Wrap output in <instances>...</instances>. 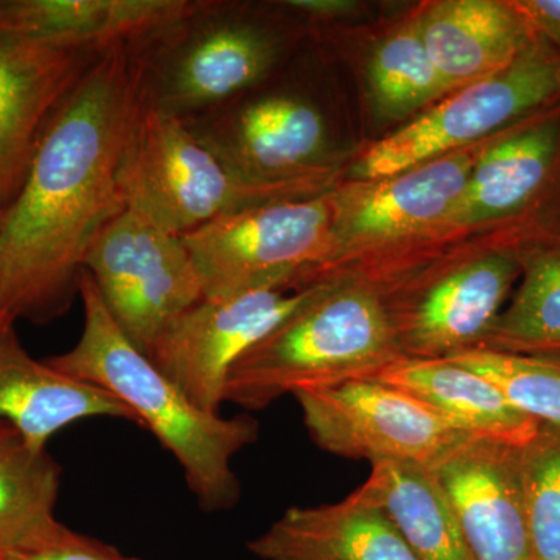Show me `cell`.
I'll return each instance as SVG.
<instances>
[{"instance_id": "obj_8", "label": "cell", "mask_w": 560, "mask_h": 560, "mask_svg": "<svg viewBox=\"0 0 560 560\" xmlns=\"http://www.w3.org/2000/svg\"><path fill=\"white\" fill-rule=\"evenodd\" d=\"M560 97V55L530 46L514 65L451 92L364 153L359 173L386 179L499 131Z\"/></svg>"}, {"instance_id": "obj_14", "label": "cell", "mask_w": 560, "mask_h": 560, "mask_svg": "<svg viewBox=\"0 0 560 560\" xmlns=\"http://www.w3.org/2000/svg\"><path fill=\"white\" fill-rule=\"evenodd\" d=\"M521 265L497 253L431 280L389 315L404 359H451L480 348L501 313Z\"/></svg>"}, {"instance_id": "obj_9", "label": "cell", "mask_w": 560, "mask_h": 560, "mask_svg": "<svg viewBox=\"0 0 560 560\" xmlns=\"http://www.w3.org/2000/svg\"><path fill=\"white\" fill-rule=\"evenodd\" d=\"M287 287L261 283L230 296L202 298L173 320L147 357L198 408L220 415L234 364L293 315L313 291L311 285L289 293Z\"/></svg>"}, {"instance_id": "obj_30", "label": "cell", "mask_w": 560, "mask_h": 560, "mask_svg": "<svg viewBox=\"0 0 560 560\" xmlns=\"http://www.w3.org/2000/svg\"><path fill=\"white\" fill-rule=\"evenodd\" d=\"M14 320L10 318L9 313L5 312L2 301V291H0V331L7 329V327L13 326Z\"/></svg>"}, {"instance_id": "obj_5", "label": "cell", "mask_w": 560, "mask_h": 560, "mask_svg": "<svg viewBox=\"0 0 560 560\" xmlns=\"http://www.w3.org/2000/svg\"><path fill=\"white\" fill-rule=\"evenodd\" d=\"M311 184H254L241 178L183 120L154 108L147 95L119 171L125 209L179 237L246 206L304 197Z\"/></svg>"}, {"instance_id": "obj_25", "label": "cell", "mask_w": 560, "mask_h": 560, "mask_svg": "<svg viewBox=\"0 0 560 560\" xmlns=\"http://www.w3.org/2000/svg\"><path fill=\"white\" fill-rule=\"evenodd\" d=\"M375 102L389 116H407L451 94V88L434 68L419 21L405 25L375 51L371 65Z\"/></svg>"}, {"instance_id": "obj_28", "label": "cell", "mask_w": 560, "mask_h": 560, "mask_svg": "<svg viewBox=\"0 0 560 560\" xmlns=\"http://www.w3.org/2000/svg\"><path fill=\"white\" fill-rule=\"evenodd\" d=\"M0 560H140L121 555L117 548L110 547L90 536L75 533L58 523L50 533L33 541L27 547L16 550L0 551Z\"/></svg>"}, {"instance_id": "obj_4", "label": "cell", "mask_w": 560, "mask_h": 560, "mask_svg": "<svg viewBox=\"0 0 560 560\" xmlns=\"http://www.w3.org/2000/svg\"><path fill=\"white\" fill-rule=\"evenodd\" d=\"M287 46L278 25L223 0H194L178 20L136 43L147 98L178 119L267 80Z\"/></svg>"}, {"instance_id": "obj_29", "label": "cell", "mask_w": 560, "mask_h": 560, "mask_svg": "<svg viewBox=\"0 0 560 560\" xmlns=\"http://www.w3.org/2000/svg\"><path fill=\"white\" fill-rule=\"evenodd\" d=\"M526 21L560 40V0H528L515 3Z\"/></svg>"}, {"instance_id": "obj_10", "label": "cell", "mask_w": 560, "mask_h": 560, "mask_svg": "<svg viewBox=\"0 0 560 560\" xmlns=\"http://www.w3.org/2000/svg\"><path fill=\"white\" fill-rule=\"evenodd\" d=\"M206 149L254 184L304 183L329 142L326 116L293 88L261 84L180 119Z\"/></svg>"}, {"instance_id": "obj_13", "label": "cell", "mask_w": 560, "mask_h": 560, "mask_svg": "<svg viewBox=\"0 0 560 560\" xmlns=\"http://www.w3.org/2000/svg\"><path fill=\"white\" fill-rule=\"evenodd\" d=\"M427 467L451 504L469 560H534L521 447L464 436Z\"/></svg>"}, {"instance_id": "obj_26", "label": "cell", "mask_w": 560, "mask_h": 560, "mask_svg": "<svg viewBox=\"0 0 560 560\" xmlns=\"http://www.w3.org/2000/svg\"><path fill=\"white\" fill-rule=\"evenodd\" d=\"M448 360L488 378L529 419L560 430V355L477 348Z\"/></svg>"}, {"instance_id": "obj_15", "label": "cell", "mask_w": 560, "mask_h": 560, "mask_svg": "<svg viewBox=\"0 0 560 560\" xmlns=\"http://www.w3.org/2000/svg\"><path fill=\"white\" fill-rule=\"evenodd\" d=\"M95 418L138 423L108 390L33 359L13 326L0 331V420L36 451H47L51 438L70 423Z\"/></svg>"}, {"instance_id": "obj_1", "label": "cell", "mask_w": 560, "mask_h": 560, "mask_svg": "<svg viewBox=\"0 0 560 560\" xmlns=\"http://www.w3.org/2000/svg\"><path fill=\"white\" fill-rule=\"evenodd\" d=\"M143 101L136 43L116 44L51 120L0 220V291L11 319L49 323L79 296L91 243L125 209L120 162Z\"/></svg>"}, {"instance_id": "obj_21", "label": "cell", "mask_w": 560, "mask_h": 560, "mask_svg": "<svg viewBox=\"0 0 560 560\" xmlns=\"http://www.w3.org/2000/svg\"><path fill=\"white\" fill-rule=\"evenodd\" d=\"M559 127L534 125L478 154L466 189L444 223H482L523 208L550 175Z\"/></svg>"}, {"instance_id": "obj_2", "label": "cell", "mask_w": 560, "mask_h": 560, "mask_svg": "<svg viewBox=\"0 0 560 560\" xmlns=\"http://www.w3.org/2000/svg\"><path fill=\"white\" fill-rule=\"evenodd\" d=\"M79 298L84 316L79 341L68 352L47 359V363L101 386L130 408L138 425L151 431L178 460L202 510L234 508L241 497V482L232 460L256 442L259 423L248 416L223 418L198 408L128 340L83 268Z\"/></svg>"}, {"instance_id": "obj_31", "label": "cell", "mask_w": 560, "mask_h": 560, "mask_svg": "<svg viewBox=\"0 0 560 560\" xmlns=\"http://www.w3.org/2000/svg\"><path fill=\"white\" fill-rule=\"evenodd\" d=\"M268 560H316V559L302 558V556L279 555V556H272V558H270Z\"/></svg>"}, {"instance_id": "obj_11", "label": "cell", "mask_w": 560, "mask_h": 560, "mask_svg": "<svg viewBox=\"0 0 560 560\" xmlns=\"http://www.w3.org/2000/svg\"><path fill=\"white\" fill-rule=\"evenodd\" d=\"M293 396L315 444L342 458L429 466L464 438L418 399L374 377Z\"/></svg>"}, {"instance_id": "obj_22", "label": "cell", "mask_w": 560, "mask_h": 560, "mask_svg": "<svg viewBox=\"0 0 560 560\" xmlns=\"http://www.w3.org/2000/svg\"><path fill=\"white\" fill-rule=\"evenodd\" d=\"M399 530L418 560H469L455 515L429 467L377 460L360 486Z\"/></svg>"}, {"instance_id": "obj_12", "label": "cell", "mask_w": 560, "mask_h": 560, "mask_svg": "<svg viewBox=\"0 0 560 560\" xmlns=\"http://www.w3.org/2000/svg\"><path fill=\"white\" fill-rule=\"evenodd\" d=\"M103 50L0 28V210L22 189L47 128Z\"/></svg>"}, {"instance_id": "obj_3", "label": "cell", "mask_w": 560, "mask_h": 560, "mask_svg": "<svg viewBox=\"0 0 560 560\" xmlns=\"http://www.w3.org/2000/svg\"><path fill=\"white\" fill-rule=\"evenodd\" d=\"M400 359L377 290L315 283L311 298L234 364L224 400L264 410L300 389L375 377Z\"/></svg>"}, {"instance_id": "obj_32", "label": "cell", "mask_w": 560, "mask_h": 560, "mask_svg": "<svg viewBox=\"0 0 560 560\" xmlns=\"http://www.w3.org/2000/svg\"><path fill=\"white\" fill-rule=\"evenodd\" d=\"M0 220H2V210H0Z\"/></svg>"}, {"instance_id": "obj_17", "label": "cell", "mask_w": 560, "mask_h": 560, "mask_svg": "<svg viewBox=\"0 0 560 560\" xmlns=\"http://www.w3.org/2000/svg\"><path fill=\"white\" fill-rule=\"evenodd\" d=\"M248 548L261 560L279 555L316 560H418L388 515L360 488L338 503L290 508Z\"/></svg>"}, {"instance_id": "obj_18", "label": "cell", "mask_w": 560, "mask_h": 560, "mask_svg": "<svg viewBox=\"0 0 560 560\" xmlns=\"http://www.w3.org/2000/svg\"><path fill=\"white\" fill-rule=\"evenodd\" d=\"M374 378L415 397L467 438L522 447L540 427L488 378L448 359H400Z\"/></svg>"}, {"instance_id": "obj_24", "label": "cell", "mask_w": 560, "mask_h": 560, "mask_svg": "<svg viewBox=\"0 0 560 560\" xmlns=\"http://www.w3.org/2000/svg\"><path fill=\"white\" fill-rule=\"evenodd\" d=\"M511 305L480 348L523 355H560V250L537 254L523 268Z\"/></svg>"}, {"instance_id": "obj_6", "label": "cell", "mask_w": 560, "mask_h": 560, "mask_svg": "<svg viewBox=\"0 0 560 560\" xmlns=\"http://www.w3.org/2000/svg\"><path fill=\"white\" fill-rule=\"evenodd\" d=\"M83 270L117 326L145 355L173 320L205 298L183 238L128 209L98 232Z\"/></svg>"}, {"instance_id": "obj_16", "label": "cell", "mask_w": 560, "mask_h": 560, "mask_svg": "<svg viewBox=\"0 0 560 560\" xmlns=\"http://www.w3.org/2000/svg\"><path fill=\"white\" fill-rule=\"evenodd\" d=\"M418 21L431 61L452 92L503 72L533 46L521 11L493 0H445Z\"/></svg>"}, {"instance_id": "obj_23", "label": "cell", "mask_w": 560, "mask_h": 560, "mask_svg": "<svg viewBox=\"0 0 560 560\" xmlns=\"http://www.w3.org/2000/svg\"><path fill=\"white\" fill-rule=\"evenodd\" d=\"M61 467L0 420V551L27 547L58 525Z\"/></svg>"}, {"instance_id": "obj_27", "label": "cell", "mask_w": 560, "mask_h": 560, "mask_svg": "<svg viewBox=\"0 0 560 560\" xmlns=\"http://www.w3.org/2000/svg\"><path fill=\"white\" fill-rule=\"evenodd\" d=\"M521 474L534 560H560V430L540 423L521 447Z\"/></svg>"}, {"instance_id": "obj_20", "label": "cell", "mask_w": 560, "mask_h": 560, "mask_svg": "<svg viewBox=\"0 0 560 560\" xmlns=\"http://www.w3.org/2000/svg\"><path fill=\"white\" fill-rule=\"evenodd\" d=\"M475 151H455L383 179L353 209L350 234L389 238L444 221L466 189Z\"/></svg>"}, {"instance_id": "obj_7", "label": "cell", "mask_w": 560, "mask_h": 560, "mask_svg": "<svg viewBox=\"0 0 560 560\" xmlns=\"http://www.w3.org/2000/svg\"><path fill=\"white\" fill-rule=\"evenodd\" d=\"M334 210L323 197L246 206L180 235L208 300L261 283H290L327 256Z\"/></svg>"}, {"instance_id": "obj_19", "label": "cell", "mask_w": 560, "mask_h": 560, "mask_svg": "<svg viewBox=\"0 0 560 560\" xmlns=\"http://www.w3.org/2000/svg\"><path fill=\"white\" fill-rule=\"evenodd\" d=\"M194 0H0V28L106 50L167 27Z\"/></svg>"}]
</instances>
